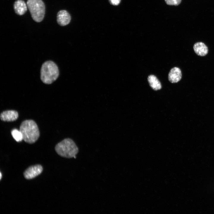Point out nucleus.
<instances>
[{
    "label": "nucleus",
    "instance_id": "nucleus-1",
    "mask_svg": "<svg viewBox=\"0 0 214 214\" xmlns=\"http://www.w3.org/2000/svg\"><path fill=\"white\" fill-rule=\"evenodd\" d=\"M19 130L22 135L23 140L29 144L35 142L40 136L38 126L33 120H26L22 122L20 125Z\"/></svg>",
    "mask_w": 214,
    "mask_h": 214
},
{
    "label": "nucleus",
    "instance_id": "nucleus-4",
    "mask_svg": "<svg viewBox=\"0 0 214 214\" xmlns=\"http://www.w3.org/2000/svg\"><path fill=\"white\" fill-rule=\"evenodd\" d=\"M26 4L33 20L37 22L42 21L45 12L43 1L42 0H28Z\"/></svg>",
    "mask_w": 214,
    "mask_h": 214
},
{
    "label": "nucleus",
    "instance_id": "nucleus-3",
    "mask_svg": "<svg viewBox=\"0 0 214 214\" xmlns=\"http://www.w3.org/2000/svg\"><path fill=\"white\" fill-rule=\"evenodd\" d=\"M59 75L56 64L52 61H48L42 64L40 70V78L46 84H50L56 80Z\"/></svg>",
    "mask_w": 214,
    "mask_h": 214
},
{
    "label": "nucleus",
    "instance_id": "nucleus-11",
    "mask_svg": "<svg viewBox=\"0 0 214 214\" xmlns=\"http://www.w3.org/2000/svg\"><path fill=\"white\" fill-rule=\"evenodd\" d=\"M147 80L150 86L153 90H158L161 88L160 82L155 75H149L148 77Z\"/></svg>",
    "mask_w": 214,
    "mask_h": 214
},
{
    "label": "nucleus",
    "instance_id": "nucleus-2",
    "mask_svg": "<svg viewBox=\"0 0 214 214\" xmlns=\"http://www.w3.org/2000/svg\"><path fill=\"white\" fill-rule=\"evenodd\" d=\"M55 150L58 155L68 158H76L79 151L75 142L69 138L65 139L58 143L56 145Z\"/></svg>",
    "mask_w": 214,
    "mask_h": 214
},
{
    "label": "nucleus",
    "instance_id": "nucleus-8",
    "mask_svg": "<svg viewBox=\"0 0 214 214\" xmlns=\"http://www.w3.org/2000/svg\"><path fill=\"white\" fill-rule=\"evenodd\" d=\"M182 76L180 69L178 67H174L170 70L169 73L168 79L171 83H176L181 79Z\"/></svg>",
    "mask_w": 214,
    "mask_h": 214
},
{
    "label": "nucleus",
    "instance_id": "nucleus-5",
    "mask_svg": "<svg viewBox=\"0 0 214 214\" xmlns=\"http://www.w3.org/2000/svg\"><path fill=\"white\" fill-rule=\"evenodd\" d=\"M43 170V167L41 165L36 164L31 166L25 171L23 175L26 179H32L41 174Z\"/></svg>",
    "mask_w": 214,
    "mask_h": 214
},
{
    "label": "nucleus",
    "instance_id": "nucleus-15",
    "mask_svg": "<svg viewBox=\"0 0 214 214\" xmlns=\"http://www.w3.org/2000/svg\"><path fill=\"white\" fill-rule=\"evenodd\" d=\"M0 174H1V175H0V177H0V179H1V173H0Z\"/></svg>",
    "mask_w": 214,
    "mask_h": 214
},
{
    "label": "nucleus",
    "instance_id": "nucleus-13",
    "mask_svg": "<svg viewBox=\"0 0 214 214\" xmlns=\"http://www.w3.org/2000/svg\"><path fill=\"white\" fill-rule=\"evenodd\" d=\"M168 5L178 6L181 3L182 0H164Z\"/></svg>",
    "mask_w": 214,
    "mask_h": 214
},
{
    "label": "nucleus",
    "instance_id": "nucleus-9",
    "mask_svg": "<svg viewBox=\"0 0 214 214\" xmlns=\"http://www.w3.org/2000/svg\"><path fill=\"white\" fill-rule=\"evenodd\" d=\"M27 4L23 0H17L14 4V8L16 13L20 15L24 14L27 10Z\"/></svg>",
    "mask_w": 214,
    "mask_h": 214
},
{
    "label": "nucleus",
    "instance_id": "nucleus-10",
    "mask_svg": "<svg viewBox=\"0 0 214 214\" xmlns=\"http://www.w3.org/2000/svg\"><path fill=\"white\" fill-rule=\"evenodd\" d=\"M193 49L195 53L200 56H203L206 55L208 51L207 46L202 42H198L194 44Z\"/></svg>",
    "mask_w": 214,
    "mask_h": 214
},
{
    "label": "nucleus",
    "instance_id": "nucleus-6",
    "mask_svg": "<svg viewBox=\"0 0 214 214\" xmlns=\"http://www.w3.org/2000/svg\"><path fill=\"white\" fill-rule=\"evenodd\" d=\"M18 117V112L14 110H8L2 112L0 115L1 120L5 122H12L16 120Z\"/></svg>",
    "mask_w": 214,
    "mask_h": 214
},
{
    "label": "nucleus",
    "instance_id": "nucleus-14",
    "mask_svg": "<svg viewBox=\"0 0 214 214\" xmlns=\"http://www.w3.org/2000/svg\"><path fill=\"white\" fill-rule=\"evenodd\" d=\"M110 3L114 5H118L120 2L121 0H108Z\"/></svg>",
    "mask_w": 214,
    "mask_h": 214
},
{
    "label": "nucleus",
    "instance_id": "nucleus-12",
    "mask_svg": "<svg viewBox=\"0 0 214 214\" xmlns=\"http://www.w3.org/2000/svg\"><path fill=\"white\" fill-rule=\"evenodd\" d=\"M11 134L13 138L17 142L21 141L23 140L22 135L20 130L16 129H13L11 131Z\"/></svg>",
    "mask_w": 214,
    "mask_h": 214
},
{
    "label": "nucleus",
    "instance_id": "nucleus-7",
    "mask_svg": "<svg viewBox=\"0 0 214 214\" xmlns=\"http://www.w3.org/2000/svg\"><path fill=\"white\" fill-rule=\"evenodd\" d=\"M71 20V16L65 10H61L57 14V21L60 26H63L68 24Z\"/></svg>",
    "mask_w": 214,
    "mask_h": 214
}]
</instances>
